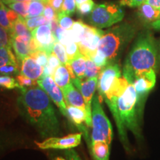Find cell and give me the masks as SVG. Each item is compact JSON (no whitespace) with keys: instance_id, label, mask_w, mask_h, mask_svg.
I'll return each mask as SVG.
<instances>
[{"instance_id":"cell-50","label":"cell","mask_w":160,"mask_h":160,"mask_svg":"<svg viewBox=\"0 0 160 160\" xmlns=\"http://www.w3.org/2000/svg\"><path fill=\"white\" fill-rule=\"evenodd\" d=\"M88 1V0H76V2H77V5H80V4L85 2Z\"/></svg>"},{"instance_id":"cell-37","label":"cell","mask_w":160,"mask_h":160,"mask_svg":"<svg viewBox=\"0 0 160 160\" xmlns=\"http://www.w3.org/2000/svg\"><path fill=\"white\" fill-rule=\"evenodd\" d=\"M0 45L11 48V36L7 30L3 28L1 26H0Z\"/></svg>"},{"instance_id":"cell-13","label":"cell","mask_w":160,"mask_h":160,"mask_svg":"<svg viewBox=\"0 0 160 160\" xmlns=\"http://www.w3.org/2000/svg\"><path fill=\"white\" fill-rule=\"evenodd\" d=\"M157 81V73L152 72L146 76L140 77L136 79L133 85L137 91L138 97V105L142 111L144 105L149 92L154 88Z\"/></svg>"},{"instance_id":"cell-38","label":"cell","mask_w":160,"mask_h":160,"mask_svg":"<svg viewBox=\"0 0 160 160\" xmlns=\"http://www.w3.org/2000/svg\"><path fill=\"white\" fill-rule=\"evenodd\" d=\"M91 59L93 60V62H94L98 67L102 68H103L107 65L108 63L105 56L104 55L101 51H99V50H97V52L94 53V55L92 57Z\"/></svg>"},{"instance_id":"cell-21","label":"cell","mask_w":160,"mask_h":160,"mask_svg":"<svg viewBox=\"0 0 160 160\" xmlns=\"http://www.w3.org/2000/svg\"><path fill=\"white\" fill-rule=\"evenodd\" d=\"M88 147L93 160H109L111 145L103 142H93Z\"/></svg>"},{"instance_id":"cell-19","label":"cell","mask_w":160,"mask_h":160,"mask_svg":"<svg viewBox=\"0 0 160 160\" xmlns=\"http://www.w3.org/2000/svg\"><path fill=\"white\" fill-rule=\"evenodd\" d=\"M86 58L85 56L80 53L77 57L73 58V59L66 64L65 66L68 69L71 79L75 78L84 79L85 71L86 68Z\"/></svg>"},{"instance_id":"cell-30","label":"cell","mask_w":160,"mask_h":160,"mask_svg":"<svg viewBox=\"0 0 160 160\" xmlns=\"http://www.w3.org/2000/svg\"><path fill=\"white\" fill-rule=\"evenodd\" d=\"M86 24L83 22L78 20V21L74 22L73 26H72V31L73 33V37H74V42L76 43H79L81 41L82 38L84 33L85 31Z\"/></svg>"},{"instance_id":"cell-39","label":"cell","mask_w":160,"mask_h":160,"mask_svg":"<svg viewBox=\"0 0 160 160\" xmlns=\"http://www.w3.org/2000/svg\"><path fill=\"white\" fill-rule=\"evenodd\" d=\"M19 73L17 64H9L0 68V75L13 76Z\"/></svg>"},{"instance_id":"cell-27","label":"cell","mask_w":160,"mask_h":160,"mask_svg":"<svg viewBox=\"0 0 160 160\" xmlns=\"http://www.w3.org/2000/svg\"><path fill=\"white\" fill-rule=\"evenodd\" d=\"M25 20L28 28L31 31H33V30L39 27V26L42 25H48V24L50 25V24H51V22L46 19L43 15L38 16V17H35L26 18Z\"/></svg>"},{"instance_id":"cell-25","label":"cell","mask_w":160,"mask_h":160,"mask_svg":"<svg viewBox=\"0 0 160 160\" xmlns=\"http://www.w3.org/2000/svg\"><path fill=\"white\" fill-rule=\"evenodd\" d=\"M46 2L43 0H32L30 2L28 18L35 17L42 15Z\"/></svg>"},{"instance_id":"cell-36","label":"cell","mask_w":160,"mask_h":160,"mask_svg":"<svg viewBox=\"0 0 160 160\" xmlns=\"http://www.w3.org/2000/svg\"><path fill=\"white\" fill-rule=\"evenodd\" d=\"M31 56L34 58L37 62L39 65L42 66L43 68H45L48 65V63L49 55L45 51H37L33 52Z\"/></svg>"},{"instance_id":"cell-11","label":"cell","mask_w":160,"mask_h":160,"mask_svg":"<svg viewBox=\"0 0 160 160\" xmlns=\"http://www.w3.org/2000/svg\"><path fill=\"white\" fill-rule=\"evenodd\" d=\"M32 40L37 51H45L49 56L53 53L57 39L52 31L51 25H42L31 31Z\"/></svg>"},{"instance_id":"cell-5","label":"cell","mask_w":160,"mask_h":160,"mask_svg":"<svg viewBox=\"0 0 160 160\" xmlns=\"http://www.w3.org/2000/svg\"><path fill=\"white\" fill-rule=\"evenodd\" d=\"M91 115V142H103L111 145L113 140V128L111 122L102 108L99 95H94L93 98Z\"/></svg>"},{"instance_id":"cell-43","label":"cell","mask_w":160,"mask_h":160,"mask_svg":"<svg viewBox=\"0 0 160 160\" xmlns=\"http://www.w3.org/2000/svg\"><path fill=\"white\" fill-rule=\"evenodd\" d=\"M146 0H120L119 4L121 6H127L129 8H138Z\"/></svg>"},{"instance_id":"cell-17","label":"cell","mask_w":160,"mask_h":160,"mask_svg":"<svg viewBox=\"0 0 160 160\" xmlns=\"http://www.w3.org/2000/svg\"><path fill=\"white\" fill-rule=\"evenodd\" d=\"M137 14L144 25L150 27L152 23L160 19V10L144 2L138 7Z\"/></svg>"},{"instance_id":"cell-3","label":"cell","mask_w":160,"mask_h":160,"mask_svg":"<svg viewBox=\"0 0 160 160\" xmlns=\"http://www.w3.org/2000/svg\"><path fill=\"white\" fill-rule=\"evenodd\" d=\"M159 57L158 44L152 33L146 30L138 36L135 43L126 57L122 76L128 83L152 72L157 73Z\"/></svg>"},{"instance_id":"cell-23","label":"cell","mask_w":160,"mask_h":160,"mask_svg":"<svg viewBox=\"0 0 160 160\" xmlns=\"http://www.w3.org/2000/svg\"><path fill=\"white\" fill-rule=\"evenodd\" d=\"M52 77H53L54 82L61 88V90L65 88L66 86L71 82V77L69 73L68 69L67 68V67L65 65H62V64H61L55 70Z\"/></svg>"},{"instance_id":"cell-44","label":"cell","mask_w":160,"mask_h":160,"mask_svg":"<svg viewBox=\"0 0 160 160\" xmlns=\"http://www.w3.org/2000/svg\"><path fill=\"white\" fill-rule=\"evenodd\" d=\"M48 65L51 68H52L53 70H56L60 65H61L59 59H58L57 57L55 55V53H53V52L49 56L48 63Z\"/></svg>"},{"instance_id":"cell-28","label":"cell","mask_w":160,"mask_h":160,"mask_svg":"<svg viewBox=\"0 0 160 160\" xmlns=\"http://www.w3.org/2000/svg\"><path fill=\"white\" fill-rule=\"evenodd\" d=\"M29 2H16L8 5V7L14 11L20 17L26 19L28 16Z\"/></svg>"},{"instance_id":"cell-12","label":"cell","mask_w":160,"mask_h":160,"mask_svg":"<svg viewBox=\"0 0 160 160\" xmlns=\"http://www.w3.org/2000/svg\"><path fill=\"white\" fill-rule=\"evenodd\" d=\"M37 84L48 93L52 101L59 108L62 114L67 117V105L65 101L62 91L57 85L53 77H41L37 80Z\"/></svg>"},{"instance_id":"cell-34","label":"cell","mask_w":160,"mask_h":160,"mask_svg":"<svg viewBox=\"0 0 160 160\" xmlns=\"http://www.w3.org/2000/svg\"><path fill=\"white\" fill-rule=\"evenodd\" d=\"M65 47L66 53H67L68 59V62H70L73 58L77 57L78 55H79L81 53L79 48V45L75 42H73L68 44V45L65 46Z\"/></svg>"},{"instance_id":"cell-51","label":"cell","mask_w":160,"mask_h":160,"mask_svg":"<svg viewBox=\"0 0 160 160\" xmlns=\"http://www.w3.org/2000/svg\"><path fill=\"white\" fill-rule=\"evenodd\" d=\"M53 160H68V159L67 158H63V157H56Z\"/></svg>"},{"instance_id":"cell-15","label":"cell","mask_w":160,"mask_h":160,"mask_svg":"<svg viewBox=\"0 0 160 160\" xmlns=\"http://www.w3.org/2000/svg\"><path fill=\"white\" fill-rule=\"evenodd\" d=\"M44 68L37 62L31 56L26 57L22 61L21 74L37 81L42 76Z\"/></svg>"},{"instance_id":"cell-26","label":"cell","mask_w":160,"mask_h":160,"mask_svg":"<svg viewBox=\"0 0 160 160\" xmlns=\"http://www.w3.org/2000/svg\"><path fill=\"white\" fill-rule=\"evenodd\" d=\"M87 58V57H86ZM102 68L98 67L93 61L90 58H87L86 59V68L85 71L84 79H89V78L98 77L100 72L102 71Z\"/></svg>"},{"instance_id":"cell-24","label":"cell","mask_w":160,"mask_h":160,"mask_svg":"<svg viewBox=\"0 0 160 160\" xmlns=\"http://www.w3.org/2000/svg\"><path fill=\"white\" fill-rule=\"evenodd\" d=\"M17 59L11 48L0 45V68L9 64H17Z\"/></svg>"},{"instance_id":"cell-55","label":"cell","mask_w":160,"mask_h":160,"mask_svg":"<svg viewBox=\"0 0 160 160\" xmlns=\"http://www.w3.org/2000/svg\"><path fill=\"white\" fill-rule=\"evenodd\" d=\"M47 1H48V0H47Z\"/></svg>"},{"instance_id":"cell-32","label":"cell","mask_w":160,"mask_h":160,"mask_svg":"<svg viewBox=\"0 0 160 160\" xmlns=\"http://www.w3.org/2000/svg\"><path fill=\"white\" fill-rule=\"evenodd\" d=\"M57 21L59 25L64 30H69L72 28L74 22L70 17V16L66 15L63 13H58Z\"/></svg>"},{"instance_id":"cell-48","label":"cell","mask_w":160,"mask_h":160,"mask_svg":"<svg viewBox=\"0 0 160 160\" xmlns=\"http://www.w3.org/2000/svg\"><path fill=\"white\" fill-rule=\"evenodd\" d=\"M149 28H151L160 31V19L154 22L153 23H152Z\"/></svg>"},{"instance_id":"cell-42","label":"cell","mask_w":160,"mask_h":160,"mask_svg":"<svg viewBox=\"0 0 160 160\" xmlns=\"http://www.w3.org/2000/svg\"><path fill=\"white\" fill-rule=\"evenodd\" d=\"M17 80L19 82L20 86H23V87H31V86L34 85V84L37 82L35 80H33L30 78L25 77L22 74H19L17 77Z\"/></svg>"},{"instance_id":"cell-46","label":"cell","mask_w":160,"mask_h":160,"mask_svg":"<svg viewBox=\"0 0 160 160\" xmlns=\"http://www.w3.org/2000/svg\"><path fill=\"white\" fill-rule=\"evenodd\" d=\"M65 157L68 160H82L77 153V151L73 149L65 150Z\"/></svg>"},{"instance_id":"cell-18","label":"cell","mask_w":160,"mask_h":160,"mask_svg":"<svg viewBox=\"0 0 160 160\" xmlns=\"http://www.w3.org/2000/svg\"><path fill=\"white\" fill-rule=\"evenodd\" d=\"M21 17L17 12L6 6L2 2L0 6V26L7 30L11 34L13 24Z\"/></svg>"},{"instance_id":"cell-41","label":"cell","mask_w":160,"mask_h":160,"mask_svg":"<svg viewBox=\"0 0 160 160\" xmlns=\"http://www.w3.org/2000/svg\"><path fill=\"white\" fill-rule=\"evenodd\" d=\"M73 42H74V37H73V33L72 30H65L59 42H61L63 45L66 46L68 44Z\"/></svg>"},{"instance_id":"cell-20","label":"cell","mask_w":160,"mask_h":160,"mask_svg":"<svg viewBox=\"0 0 160 160\" xmlns=\"http://www.w3.org/2000/svg\"><path fill=\"white\" fill-rule=\"evenodd\" d=\"M25 19L22 17H20L13 24L11 36V38H16L26 42H31L32 39L31 31L28 28Z\"/></svg>"},{"instance_id":"cell-40","label":"cell","mask_w":160,"mask_h":160,"mask_svg":"<svg viewBox=\"0 0 160 160\" xmlns=\"http://www.w3.org/2000/svg\"><path fill=\"white\" fill-rule=\"evenodd\" d=\"M42 15L48 20H49L50 22H51L52 20L57 19L58 13L55 11V10L53 9L48 3H46L45 5V8H44Z\"/></svg>"},{"instance_id":"cell-14","label":"cell","mask_w":160,"mask_h":160,"mask_svg":"<svg viewBox=\"0 0 160 160\" xmlns=\"http://www.w3.org/2000/svg\"><path fill=\"white\" fill-rule=\"evenodd\" d=\"M67 117L74 124L77 129L84 136L88 146L91 145V137H89L88 131L86 128L87 125H84L87 119V113L85 110L71 105H67Z\"/></svg>"},{"instance_id":"cell-8","label":"cell","mask_w":160,"mask_h":160,"mask_svg":"<svg viewBox=\"0 0 160 160\" xmlns=\"http://www.w3.org/2000/svg\"><path fill=\"white\" fill-rule=\"evenodd\" d=\"M72 82L77 89L81 92L84 98L87 113L86 125L87 127H91L92 125V101L95 95V91L97 89L98 77L89 78V79H79L75 78L72 79Z\"/></svg>"},{"instance_id":"cell-29","label":"cell","mask_w":160,"mask_h":160,"mask_svg":"<svg viewBox=\"0 0 160 160\" xmlns=\"http://www.w3.org/2000/svg\"><path fill=\"white\" fill-rule=\"evenodd\" d=\"M0 88L8 90H13L15 88L19 89L21 86L19 85L17 79H14L11 76L0 75Z\"/></svg>"},{"instance_id":"cell-6","label":"cell","mask_w":160,"mask_h":160,"mask_svg":"<svg viewBox=\"0 0 160 160\" xmlns=\"http://www.w3.org/2000/svg\"><path fill=\"white\" fill-rule=\"evenodd\" d=\"M125 12L119 4L105 2L95 5L89 14L88 21L92 26L102 29L122 21Z\"/></svg>"},{"instance_id":"cell-45","label":"cell","mask_w":160,"mask_h":160,"mask_svg":"<svg viewBox=\"0 0 160 160\" xmlns=\"http://www.w3.org/2000/svg\"><path fill=\"white\" fill-rule=\"evenodd\" d=\"M64 0H48V3L55 10L57 13H61Z\"/></svg>"},{"instance_id":"cell-49","label":"cell","mask_w":160,"mask_h":160,"mask_svg":"<svg viewBox=\"0 0 160 160\" xmlns=\"http://www.w3.org/2000/svg\"><path fill=\"white\" fill-rule=\"evenodd\" d=\"M32 0H2V2L5 4V5H9V4H11V3H13V2H31ZM44 1V0H43ZM45 2V1H44ZM47 3V2H46Z\"/></svg>"},{"instance_id":"cell-47","label":"cell","mask_w":160,"mask_h":160,"mask_svg":"<svg viewBox=\"0 0 160 160\" xmlns=\"http://www.w3.org/2000/svg\"><path fill=\"white\" fill-rule=\"evenodd\" d=\"M145 2L154 7L155 8L160 10V0H146Z\"/></svg>"},{"instance_id":"cell-53","label":"cell","mask_w":160,"mask_h":160,"mask_svg":"<svg viewBox=\"0 0 160 160\" xmlns=\"http://www.w3.org/2000/svg\"><path fill=\"white\" fill-rule=\"evenodd\" d=\"M1 4H2V0H0V6H1Z\"/></svg>"},{"instance_id":"cell-9","label":"cell","mask_w":160,"mask_h":160,"mask_svg":"<svg viewBox=\"0 0 160 160\" xmlns=\"http://www.w3.org/2000/svg\"><path fill=\"white\" fill-rule=\"evenodd\" d=\"M105 31L94 26L86 25L81 41L78 43L79 51L85 57L91 59L98 49V46Z\"/></svg>"},{"instance_id":"cell-33","label":"cell","mask_w":160,"mask_h":160,"mask_svg":"<svg viewBox=\"0 0 160 160\" xmlns=\"http://www.w3.org/2000/svg\"><path fill=\"white\" fill-rule=\"evenodd\" d=\"M96 4L93 2V0H88L85 2L77 5V11L80 16H87L89 15L93 11Z\"/></svg>"},{"instance_id":"cell-7","label":"cell","mask_w":160,"mask_h":160,"mask_svg":"<svg viewBox=\"0 0 160 160\" xmlns=\"http://www.w3.org/2000/svg\"><path fill=\"white\" fill-rule=\"evenodd\" d=\"M122 77V71L117 62L108 63L98 77L97 91L99 99H104L119 82Z\"/></svg>"},{"instance_id":"cell-54","label":"cell","mask_w":160,"mask_h":160,"mask_svg":"<svg viewBox=\"0 0 160 160\" xmlns=\"http://www.w3.org/2000/svg\"><path fill=\"white\" fill-rule=\"evenodd\" d=\"M44 1H45V2H47V3H48V1H47V0H44Z\"/></svg>"},{"instance_id":"cell-4","label":"cell","mask_w":160,"mask_h":160,"mask_svg":"<svg viewBox=\"0 0 160 160\" xmlns=\"http://www.w3.org/2000/svg\"><path fill=\"white\" fill-rule=\"evenodd\" d=\"M137 28L131 23H122L106 31L102 37L98 49L107 58L108 63L117 62L120 56L133 39Z\"/></svg>"},{"instance_id":"cell-22","label":"cell","mask_w":160,"mask_h":160,"mask_svg":"<svg viewBox=\"0 0 160 160\" xmlns=\"http://www.w3.org/2000/svg\"><path fill=\"white\" fill-rule=\"evenodd\" d=\"M11 48L14 51L17 59L20 61H22L25 58L32 54L31 42H26L16 38H11Z\"/></svg>"},{"instance_id":"cell-52","label":"cell","mask_w":160,"mask_h":160,"mask_svg":"<svg viewBox=\"0 0 160 160\" xmlns=\"http://www.w3.org/2000/svg\"><path fill=\"white\" fill-rule=\"evenodd\" d=\"M158 50H159V61H160V41L158 43Z\"/></svg>"},{"instance_id":"cell-10","label":"cell","mask_w":160,"mask_h":160,"mask_svg":"<svg viewBox=\"0 0 160 160\" xmlns=\"http://www.w3.org/2000/svg\"><path fill=\"white\" fill-rule=\"evenodd\" d=\"M82 134L81 133H73L63 137H51L42 142H36V145L42 150L58 149L68 150L77 147L81 143Z\"/></svg>"},{"instance_id":"cell-31","label":"cell","mask_w":160,"mask_h":160,"mask_svg":"<svg viewBox=\"0 0 160 160\" xmlns=\"http://www.w3.org/2000/svg\"><path fill=\"white\" fill-rule=\"evenodd\" d=\"M53 52L55 53L58 59H59L60 62L62 65H66L68 62V59L67 53H66V50L65 45L59 42H56L53 46Z\"/></svg>"},{"instance_id":"cell-2","label":"cell","mask_w":160,"mask_h":160,"mask_svg":"<svg viewBox=\"0 0 160 160\" xmlns=\"http://www.w3.org/2000/svg\"><path fill=\"white\" fill-rule=\"evenodd\" d=\"M105 101L114 118L124 148L130 153L131 147L127 130H129L137 139L141 138L140 119L142 113L138 105L137 93L133 84L129 83L119 97H112Z\"/></svg>"},{"instance_id":"cell-35","label":"cell","mask_w":160,"mask_h":160,"mask_svg":"<svg viewBox=\"0 0 160 160\" xmlns=\"http://www.w3.org/2000/svg\"><path fill=\"white\" fill-rule=\"evenodd\" d=\"M77 8L76 0H64L61 13L71 16L74 13Z\"/></svg>"},{"instance_id":"cell-1","label":"cell","mask_w":160,"mask_h":160,"mask_svg":"<svg viewBox=\"0 0 160 160\" xmlns=\"http://www.w3.org/2000/svg\"><path fill=\"white\" fill-rule=\"evenodd\" d=\"M17 99L18 111L43 138L60 133L57 113L48 93L40 87L27 88L21 86Z\"/></svg>"},{"instance_id":"cell-16","label":"cell","mask_w":160,"mask_h":160,"mask_svg":"<svg viewBox=\"0 0 160 160\" xmlns=\"http://www.w3.org/2000/svg\"><path fill=\"white\" fill-rule=\"evenodd\" d=\"M62 91L66 105L75 106V107L85 110L86 111L85 100H84L82 95L79 90L76 88L72 82Z\"/></svg>"}]
</instances>
